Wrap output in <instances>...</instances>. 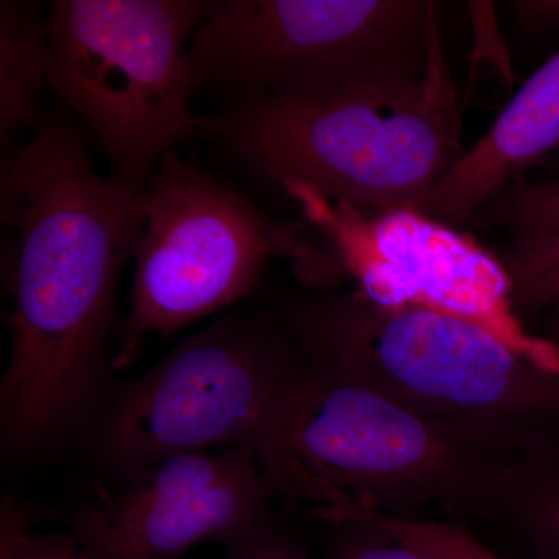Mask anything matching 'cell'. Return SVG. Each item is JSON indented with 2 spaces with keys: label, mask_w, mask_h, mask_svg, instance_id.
<instances>
[{
  "label": "cell",
  "mask_w": 559,
  "mask_h": 559,
  "mask_svg": "<svg viewBox=\"0 0 559 559\" xmlns=\"http://www.w3.org/2000/svg\"><path fill=\"white\" fill-rule=\"evenodd\" d=\"M90 143L76 121L53 117L0 170L11 293L0 421L14 450L53 439L90 403L145 227L146 189L102 175Z\"/></svg>",
  "instance_id": "obj_1"
},
{
  "label": "cell",
  "mask_w": 559,
  "mask_h": 559,
  "mask_svg": "<svg viewBox=\"0 0 559 559\" xmlns=\"http://www.w3.org/2000/svg\"><path fill=\"white\" fill-rule=\"evenodd\" d=\"M546 436L430 417L301 358L257 457L275 495L330 525L366 516L425 521L430 511L496 521Z\"/></svg>",
  "instance_id": "obj_2"
},
{
  "label": "cell",
  "mask_w": 559,
  "mask_h": 559,
  "mask_svg": "<svg viewBox=\"0 0 559 559\" xmlns=\"http://www.w3.org/2000/svg\"><path fill=\"white\" fill-rule=\"evenodd\" d=\"M242 168L364 212L417 210L465 153L443 40L425 79L322 95H241L200 131Z\"/></svg>",
  "instance_id": "obj_3"
},
{
  "label": "cell",
  "mask_w": 559,
  "mask_h": 559,
  "mask_svg": "<svg viewBox=\"0 0 559 559\" xmlns=\"http://www.w3.org/2000/svg\"><path fill=\"white\" fill-rule=\"evenodd\" d=\"M289 323L301 358L421 414L511 436L559 432V373L465 320L349 290L300 301Z\"/></svg>",
  "instance_id": "obj_4"
},
{
  "label": "cell",
  "mask_w": 559,
  "mask_h": 559,
  "mask_svg": "<svg viewBox=\"0 0 559 559\" xmlns=\"http://www.w3.org/2000/svg\"><path fill=\"white\" fill-rule=\"evenodd\" d=\"M209 2L57 0L49 7V87L109 164V176L146 189L190 110L191 39Z\"/></svg>",
  "instance_id": "obj_5"
},
{
  "label": "cell",
  "mask_w": 559,
  "mask_h": 559,
  "mask_svg": "<svg viewBox=\"0 0 559 559\" xmlns=\"http://www.w3.org/2000/svg\"><path fill=\"white\" fill-rule=\"evenodd\" d=\"M430 0H218L191 39L194 90L282 97L415 83L441 40Z\"/></svg>",
  "instance_id": "obj_6"
},
{
  "label": "cell",
  "mask_w": 559,
  "mask_h": 559,
  "mask_svg": "<svg viewBox=\"0 0 559 559\" xmlns=\"http://www.w3.org/2000/svg\"><path fill=\"white\" fill-rule=\"evenodd\" d=\"M282 190L304 223L278 230L280 253L296 260L307 282L345 278L382 307L465 320L559 373L557 347L522 325L506 264L469 235L417 210L364 212L301 182Z\"/></svg>",
  "instance_id": "obj_7"
},
{
  "label": "cell",
  "mask_w": 559,
  "mask_h": 559,
  "mask_svg": "<svg viewBox=\"0 0 559 559\" xmlns=\"http://www.w3.org/2000/svg\"><path fill=\"white\" fill-rule=\"evenodd\" d=\"M301 367L267 319L226 316L190 336L116 400L100 450L127 476L162 460L266 443Z\"/></svg>",
  "instance_id": "obj_8"
},
{
  "label": "cell",
  "mask_w": 559,
  "mask_h": 559,
  "mask_svg": "<svg viewBox=\"0 0 559 559\" xmlns=\"http://www.w3.org/2000/svg\"><path fill=\"white\" fill-rule=\"evenodd\" d=\"M277 230L237 187L168 151L145 191L130 312L110 369L138 358L146 337L170 336L248 297Z\"/></svg>",
  "instance_id": "obj_9"
},
{
  "label": "cell",
  "mask_w": 559,
  "mask_h": 559,
  "mask_svg": "<svg viewBox=\"0 0 559 559\" xmlns=\"http://www.w3.org/2000/svg\"><path fill=\"white\" fill-rule=\"evenodd\" d=\"M274 495L250 448L190 452L128 476L80 514L73 535L92 559H179L266 525Z\"/></svg>",
  "instance_id": "obj_10"
},
{
  "label": "cell",
  "mask_w": 559,
  "mask_h": 559,
  "mask_svg": "<svg viewBox=\"0 0 559 559\" xmlns=\"http://www.w3.org/2000/svg\"><path fill=\"white\" fill-rule=\"evenodd\" d=\"M558 148L559 51L522 84L417 212L457 229L498 191Z\"/></svg>",
  "instance_id": "obj_11"
},
{
  "label": "cell",
  "mask_w": 559,
  "mask_h": 559,
  "mask_svg": "<svg viewBox=\"0 0 559 559\" xmlns=\"http://www.w3.org/2000/svg\"><path fill=\"white\" fill-rule=\"evenodd\" d=\"M50 21L35 2L0 3V143L38 130V102L49 86Z\"/></svg>",
  "instance_id": "obj_12"
},
{
  "label": "cell",
  "mask_w": 559,
  "mask_h": 559,
  "mask_svg": "<svg viewBox=\"0 0 559 559\" xmlns=\"http://www.w3.org/2000/svg\"><path fill=\"white\" fill-rule=\"evenodd\" d=\"M496 521L509 524L533 559H559V432L532 448Z\"/></svg>",
  "instance_id": "obj_13"
},
{
  "label": "cell",
  "mask_w": 559,
  "mask_h": 559,
  "mask_svg": "<svg viewBox=\"0 0 559 559\" xmlns=\"http://www.w3.org/2000/svg\"><path fill=\"white\" fill-rule=\"evenodd\" d=\"M473 218L506 231L510 245L558 237L559 179L511 182L485 202Z\"/></svg>",
  "instance_id": "obj_14"
},
{
  "label": "cell",
  "mask_w": 559,
  "mask_h": 559,
  "mask_svg": "<svg viewBox=\"0 0 559 559\" xmlns=\"http://www.w3.org/2000/svg\"><path fill=\"white\" fill-rule=\"evenodd\" d=\"M502 263L513 283L516 308L547 311L559 301V235L509 245Z\"/></svg>",
  "instance_id": "obj_15"
},
{
  "label": "cell",
  "mask_w": 559,
  "mask_h": 559,
  "mask_svg": "<svg viewBox=\"0 0 559 559\" xmlns=\"http://www.w3.org/2000/svg\"><path fill=\"white\" fill-rule=\"evenodd\" d=\"M362 520L373 522L390 536L428 559H503L454 522L406 521L384 516H367Z\"/></svg>",
  "instance_id": "obj_16"
},
{
  "label": "cell",
  "mask_w": 559,
  "mask_h": 559,
  "mask_svg": "<svg viewBox=\"0 0 559 559\" xmlns=\"http://www.w3.org/2000/svg\"><path fill=\"white\" fill-rule=\"evenodd\" d=\"M331 527V559H428L373 522L347 521Z\"/></svg>",
  "instance_id": "obj_17"
},
{
  "label": "cell",
  "mask_w": 559,
  "mask_h": 559,
  "mask_svg": "<svg viewBox=\"0 0 559 559\" xmlns=\"http://www.w3.org/2000/svg\"><path fill=\"white\" fill-rule=\"evenodd\" d=\"M469 20L474 31V49L471 53V69L476 64L489 62L509 84H513V69H511L510 51L500 33L498 17H496L495 3L469 2Z\"/></svg>",
  "instance_id": "obj_18"
},
{
  "label": "cell",
  "mask_w": 559,
  "mask_h": 559,
  "mask_svg": "<svg viewBox=\"0 0 559 559\" xmlns=\"http://www.w3.org/2000/svg\"><path fill=\"white\" fill-rule=\"evenodd\" d=\"M224 559H311L299 539L272 520L226 547Z\"/></svg>",
  "instance_id": "obj_19"
},
{
  "label": "cell",
  "mask_w": 559,
  "mask_h": 559,
  "mask_svg": "<svg viewBox=\"0 0 559 559\" xmlns=\"http://www.w3.org/2000/svg\"><path fill=\"white\" fill-rule=\"evenodd\" d=\"M14 559H92L73 533L70 535H33Z\"/></svg>",
  "instance_id": "obj_20"
},
{
  "label": "cell",
  "mask_w": 559,
  "mask_h": 559,
  "mask_svg": "<svg viewBox=\"0 0 559 559\" xmlns=\"http://www.w3.org/2000/svg\"><path fill=\"white\" fill-rule=\"evenodd\" d=\"M35 514L21 503L9 502L3 507L2 516V559H14L21 547L33 533Z\"/></svg>",
  "instance_id": "obj_21"
},
{
  "label": "cell",
  "mask_w": 559,
  "mask_h": 559,
  "mask_svg": "<svg viewBox=\"0 0 559 559\" xmlns=\"http://www.w3.org/2000/svg\"><path fill=\"white\" fill-rule=\"evenodd\" d=\"M514 21L527 32H549L559 27V0H514L509 2Z\"/></svg>",
  "instance_id": "obj_22"
},
{
  "label": "cell",
  "mask_w": 559,
  "mask_h": 559,
  "mask_svg": "<svg viewBox=\"0 0 559 559\" xmlns=\"http://www.w3.org/2000/svg\"><path fill=\"white\" fill-rule=\"evenodd\" d=\"M544 312H546V318H544L546 333L543 337L549 341L554 347H557L559 352V301Z\"/></svg>",
  "instance_id": "obj_23"
}]
</instances>
